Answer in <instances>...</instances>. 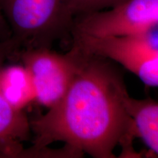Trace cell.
<instances>
[{
	"label": "cell",
	"instance_id": "1",
	"mask_svg": "<svg viewBox=\"0 0 158 158\" xmlns=\"http://www.w3.org/2000/svg\"><path fill=\"white\" fill-rule=\"evenodd\" d=\"M83 52L80 68L65 95L45 114L30 120L34 138L29 156L59 141L78 157L84 154L116 157L118 146L123 157H137L133 147L137 136L127 109L130 96L123 74L116 63Z\"/></svg>",
	"mask_w": 158,
	"mask_h": 158
},
{
	"label": "cell",
	"instance_id": "2",
	"mask_svg": "<svg viewBox=\"0 0 158 158\" xmlns=\"http://www.w3.org/2000/svg\"><path fill=\"white\" fill-rule=\"evenodd\" d=\"M0 10L19 50L70 38L77 16L73 0H0Z\"/></svg>",
	"mask_w": 158,
	"mask_h": 158
},
{
	"label": "cell",
	"instance_id": "3",
	"mask_svg": "<svg viewBox=\"0 0 158 158\" xmlns=\"http://www.w3.org/2000/svg\"><path fill=\"white\" fill-rule=\"evenodd\" d=\"M72 44L132 73L144 84L158 87V31L120 36L71 35Z\"/></svg>",
	"mask_w": 158,
	"mask_h": 158
},
{
	"label": "cell",
	"instance_id": "4",
	"mask_svg": "<svg viewBox=\"0 0 158 158\" xmlns=\"http://www.w3.org/2000/svg\"><path fill=\"white\" fill-rule=\"evenodd\" d=\"M84 52L74 44L60 54L51 48L21 49L15 58L28 69L34 86L35 103L47 110L63 98L73 81L81 64Z\"/></svg>",
	"mask_w": 158,
	"mask_h": 158
},
{
	"label": "cell",
	"instance_id": "5",
	"mask_svg": "<svg viewBox=\"0 0 158 158\" xmlns=\"http://www.w3.org/2000/svg\"><path fill=\"white\" fill-rule=\"evenodd\" d=\"M158 31V0H127L112 8L78 15L71 35L120 36Z\"/></svg>",
	"mask_w": 158,
	"mask_h": 158
},
{
	"label": "cell",
	"instance_id": "6",
	"mask_svg": "<svg viewBox=\"0 0 158 158\" xmlns=\"http://www.w3.org/2000/svg\"><path fill=\"white\" fill-rule=\"evenodd\" d=\"M19 50L12 37L0 42V66ZM31 133L30 119L25 112L12 108L0 95V158L22 157L23 143Z\"/></svg>",
	"mask_w": 158,
	"mask_h": 158
},
{
	"label": "cell",
	"instance_id": "7",
	"mask_svg": "<svg viewBox=\"0 0 158 158\" xmlns=\"http://www.w3.org/2000/svg\"><path fill=\"white\" fill-rule=\"evenodd\" d=\"M0 95L13 109L25 112L35 103V94L31 77L22 63L0 66Z\"/></svg>",
	"mask_w": 158,
	"mask_h": 158
},
{
	"label": "cell",
	"instance_id": "8",
	"mask_svg": "<svg viewBox=\"0 0 158 158\" xmlns=\"http://www.w3.org/2000/svg\"><path fill=\"white\" fill-rule=\"evenodd\" d=\"M127 109L133 119L136 136L158 155V101L151 98L130 97Z\"/></svg>",
	"mask_w": 158,
	"mask_h": 158
},
{
	"label": "cell",
	"instance_id": "9",
	"mask_svg": "<svg viewBox=\"0 0 158 158\" xmlns=\"http://www.w3.org/2000/svg\"><path fill=\"white\" fill-rule=\"evenodd\" d=\"M125 1L127 0H73V3L78 16L112 8Z\"/></svg>",
	"mask_w": 158,
	"mask_h": 158
},
{
	"label": "cell",
	"instance_id": "10",
	"mask_svg": "<svg viewBox=\"0 0 158 158\" xmlns=\"http://www.w3.org/2000/svg\"><path fill=\"white\" fill-rule=\"evenodd\" d=\"M11 31L4 15L0 10V42L7 40L11 37Z\"/></svg>",
	"mask_w": 158,
	"mask_h": 158
}]
</instances>
